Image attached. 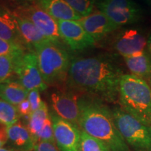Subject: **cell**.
Segmentation results:
<instances>
[{"label":"cell","instance_id":"cell-1","mask_svg":"<svg viewBox=\"0 0 151 151\" xmlns=\"http://www.w3.org/2000/svg\"><path fill=\"white\" fill-rule=\"evenodd\" d=\"M123 74L110 56L76 58L71 60L66 81L71 90L113 103L118 100L119 84Z\"/></svg>","mask_w":151,"mask_h":151},{"label":"cell","instance_id":"cell-2","mask_svg":"<svg viewBox=\"0 0 151 151\" xmlns=\"http://www.w3.org/2000/svg\"><path fill=\"white\" fill-rule=\"evenodd\" d=\"M78 104L81 130L102 141L111 151H130L117 129L112 111L102 100L83 94L78 97Z\"/></svg>","mask_w":151,"mask_h":151},{"label":"cell","instance_id":"cell-3","mask_svg":"<svg viewBox=\"0 0 151 151\" xmlns=\"http://www.w3.org/2000/svg\"><path fill=\"white\" fill-rule=\"evenodd\" d=\"M118 101L124 111L151 127V87L144 79L124 73L119 84Z\"/></svg>","mask_w":151,"mask_h":151},{"label":"cell","instance_id":"cell-4","mask_svg":"<svg viewBox=\"0 0 151 151\" xmlns=\"http://www.w3.org/2000/svg\"><path fill=\"white\" fill-rule=\"evenodd\" d=\"M35 51L41 75L48 86L60 84L67 80L71 62L67 50L48 41L37 47Z\"/></svg>","mask_w":151,"mask_h":151},{"label":"cell","instance_id":"cell-5","mask_svg":"<svg viewBox=\"0 0 151 151\" xmlns=\"http://www.w3.org/2000/svg\"><path fill=\"white\" fill-rule=\"evenodd\" d=\"M115 124L129 147L136 151H151V127L121 107L111 109Z\"/></svg>","mask_w":151,"mask_h":151},{"label":"cell","instance_id":"cell-6","mask_svg":"<svg viewBox=\"0 0 151 151\" xmlns=\"http://www.w3.org/2000/svg\"><path fill=\"white\" fill-rule=\"evenodd\" d=\"M95 7L118 27L140 22L143 11L133 0H96Z\"/></svg>","mask_w":151,"mask_h":151},{"label":"cell","instance_id":"cell-7","mask_svg":"<svg viewBox=\"0 0 151 151\" xmlns=\"http://www.w3.org/2000/svg\"><path fill=\"white\" fill-rule=\"evenodd\" d=\"M15 74L18 81L28 92L34 89L44 91L48 88L39 69L37 54L34 50H25L14 57Z\"/></svg>","mask_w":151,"mask_h":151},{"label":"cell","instance_id":"cell-8","mask_svg":"<svg viewBox=\"0 0 151 151\" xmlns=\"http://www.w3.org/2000/svg\"><path fill=\"white\" fill-rule=\"evenodd\" d=\"M34 2L20 5L15 13L29 18L50 42L61 46L63 41L60 36L58 21Z\"/></svg>","mask_w":151,"mask_h":151},{"label":"cell","instance_id":"cell-9","mask_svg":"<svg viewBox=\"0 0 151 151\" xmlns=\"http://www.w3.org/2000/svg\"><path fill=\"white\" fill-rule=\"evenodd\" d=\"M148 36L139 27L125 28L116 34L113 41V49L123 57H129L146 50Z\"/></svg>","mask_w":151,"mask_h":151},{"label":"cell","instance_id":"cell-10","mask_svg":"<svg viewBox=\"0 0 151 151\" xmlns=\"http://www.w3.org/2000/svg\"><path fill=\"white\" fill-rule=\"evenodd\" d=\"M53 126L55 142L60 151H81L80 128L50 112Z\"/></svg>","mask_w":151,"mask_h":151},{"label":"cell","instance_id":"cell-11","mask_svg":"<svg viewBox=\"0 0 151 151\" xmlns=\"http://www.w3.org/2000/svg\"><path fill=\"white\" fill-rule=\"evenodd\" d=\"M58 24L62 41L71 50H82L95 43L79 20H58Z\"/></svg>","mask_w":151,"mask_h":151},{"label":"cell","instance_id":"cell-12","mask_svg":"<svg viewBox=\"0 0 151 151\" xmlns=\"http://www.w3.org/2000/svg\"><path fill=\"white\" fill-rule=\"evenodd\" d=\"M50 104L56 115L79 127V108L76 96L71 92H53L50 95Z\"/></svg>","mask_w":151,"mask_h":151},{"label":"cell","instance_id":"cell-13","mask_svg":"<svg viewBox=\"0 0 151 151\" xmlns=\"http://www.w3.org/2000/svg\"><path fill=\"white\" fill-rule=\"evenodd\" d=\"M79 21L86 32L95 42L102 40L120 28L99 10L93 11L89 16L83 17Z\"/></svg>","mask_w":151,"mask_h":151},{"label":"cell","instance_id":"cell-14","mask_svg":"<svg viewBox=\"0 0 151 151\" xmlns=\"http://www.w3.org/2000/svg\"><path fill=\"white\" fill-rule=\"evenodd\" d=\"M8 142L13 150L17 151H34L37 142L28 128L18 121L7 127Z\"/></svg>","mask_w":151,"mask_h":151},{"label":"cell","instance_id":"cell-15","mask_svg":"<svg viewBox=\"0 0 151 151\" xmlns=\"http://www.w3.org/2000/svg\"><path fill=\"white\" fill-rule=\"evenodd\" d=\"M23 43L27 50H34L40 45L48 42V40L29 18L14 12ZM50 42V41H49Z\"/></svg>","mask_w":151,"mask_h":151},{"label":"cell","instance_id":"cell-16","mask_svg":"<svg viewBox=\"0 0 151 151\" xmlns=\"http://www.w3.org/2000/svg\"><path fill=\"white\" fill-rule=\"evenodd\" d=\"M0 38L26 49L20 36L14 12L1 6H0Z\"/></svg>","mask_w":151,"mask_h":151},{"label":"cell","instance_id":"cell-17","mask_svg":"<svg viewBox=\"0 0 151 151\" xmlns=\"http://www.w3.org/2000/svg\"><path fill=\"white\" fill-rule=\"evenodd\" d=\"M35 1L43 11L57 21L79 20L82 18L65 0H36Z\"/></svg>","mask_w":151,"mask_h":151},{"label":"cell","instance_id":"cell-18","mask_svg":"<svg viewBox=\"0 0 151 151\" xmlns=\"http://www.w3.org/2000/svg\"><path fill=\"white\" fill-rule=\"evenodd\" d=\"M123 58L131 74L144 79L148 83L151 78V59L146 50Z\"/></svg>","mask_w":151,"mask_h":151},{"label":"cell","instance_id":"cell-19","mask_svg":"<svg viewBox=\"0 0 151 151\" xmlns=\"http://www.w3.org/2000/svg\"><path fill=\"white\" fill-rule=\"evenodd\" d=\"M28 92L18 81L10 79L0 83V99L16 106L27 99Z\"/></svg>","mask_w":151,"mask_h":151},{"label":"cell","instance_id":"cell-20","mask_svg":"<svg viewBox=\"0 0 151 151\" xmlns=\"http://www.w3.org/2000/svg\"><path fill=\"white\" fill-rule=\"evenodd\" d=\"M49 116H50V112L48 111V106L46 102L42 101L41 106L37 110L33 111L28 118L27 127L32 135L33 136L36 142H37V136L38 133L44 126L46 120Z\"/></svg>","mask_w":151,"mask_h":151},{"label":"cell","instance_id":"cell-21","mask_svg":"<svg viewBox=\"0 0 151 151\" xmlns=\"http://www.w3.org/2000/svg\"><path fill=\"white\" fill-rule=\"evenodd\" d=\"M19 118L17 106L0 99V123L9 127L16 123Z\"/></svg>","mask_w":151,"mask_h":151},{"label":"cell","instance_id":"cell-22","mask_svg":"<svg viewBox=\"0 0 151 151\" xmlns=\"http://www.w3.org/2000/svg\"><path fill=\"white\" fill-rule=\"evenodd\" d=\"M81 151H111L104 143L81 130Z\"/></svg>","mask_w":151,"mask_h":151},{"label":"cell","instance_id":"cell-23","mask_svg":"<svg viewBox=\"0 0 151 151\" xmlns=\"http://www.w3.org/2000/svg\"><path fill=\"white\" fill-rule=\"evenodd\" d=\"M78 15L83 18L93 12L96 0H65Z\"/></svg>","mask_w":151,"mask_h":151},{"label":"cell","instance_id":"cell-24","mask_svg":"<svg viewBox=\"0 0 151 151\" xmlns=\"http://www.w3.org/2000/svg\"><path fill=\"white\" fill-rule=\"evenodd\" d=\"M14 57L0 55V83L10 80L15 73Z\"/></svg>","mask_w":151,"mask_h":151},{"label":"cell","instance_id":"cell-25","mask_svg":"<svg viewBox=\"0 0 151 151\" xmlns=\"http://www.w3.org/2000/svg\"><path fill=\"white\" fill-rule=\"evenodd\" d=\"M27 50L24 47L0 38V55L17 56Z\"/></svg>","mask_w":151,"mask_h":151},{"label":"cell","instance_id":"cell-26","mask_svg":"<svg viewBox=\"0 0 151 151\" xmlns=\"http://www.w3.org/2000/svg\"><path fill=\"white\" fill-rule=\"evenodd\" d=\"M38 141H50V142L55 143L54 138L53 126H52L50 115L46 120L44 126L38 133L37 136V142Z\"/></svg>","mask_w":151,"mask_h":151},{"label":"cell","instance_id":"cell-27","mask_svg":"<svg viewBox=\"0 0 151 151\" xmlns=\"http://www.w3.org/2000/svg\"><path fill=\"white\" fill-rule=\"evenodd\" d=\"M39 92H40V90L38 89L32 90L28 92L27 99L29 101L32 112L37 110L41 106V103H42V100L41 99L40 93Z\"/></svg>","mask_w":151,"mask_h":151},{"label":"cell","instance_id":"cell-28","mask_svg":"<svg viewBox=\"0 0 151 151\" xmlns=\"http://www.w3.org/2000/svg\"><path fill=\"white\" fill-rule=\"evenodd\" d=\"M34 151H60L55 143L50 141H38Z\"/></svg>","mask_w":151,"mask_h":151},{"label":"cell","instance_id":"cell-29","mask_svg":"<svg viewBox=\"0 0 151 151\" xmlns=\"http://www.w3.org/2000/svg\"><path fill=\"white\" fill-rule=\"evenodd\" d=\"M17 109H18L20 117H27V118H29L31 113H32L29 101L27 99H26L23 101H22L21 103L19 104L17 106Z\"/></svg>","mask_w":151,"mask_h":151},{"label":"cell","instance_id":"cell-30","mask_svg":"<svg viewBox=\"0 0 151 151\" xmlns=\"http://www.w3.org/2000/svg\"><path fill=\"white\" fill-rule=\"evenodd\" d=\"M8 142V135H7V127L4 124L0 123V148Z\"/></svg>","mask_w":151,"mask_h":151},{"label":"cell","instance_id":"cell-31","mask_svg":"<svg viewBox=\"0 0 151 151\" xmlns=\"http://www.w3.org/2000/svg\"><path fill=\"white\" fill-rule=\"evenodd\" d=\"M146 52H148L149 57L151 59V32L148 36V41H147Z\"/></svg>","mask_w":151,"mask_h":151},{"label":"cell","instance_id":"cell-32","mask_svg":"<svg viewBox=\"0 0 151 151\" xmlns=\"http://www.w3.org/2000/svg\"><path fill=\"white\" fill-rule=\"evenodd\" d=\"M11 1H15V2L19 3L21 5H22V4H25L34 2V1H35L36 0H11Z\"/></svg>","mask_w":151,"mask_h":151},{"label":"cell","instance_id":"cell-33","mask_svg":"<svg viewBox=\"0 0 151 151\" xmlns=\"http://www.w3.org/2000/svg\"><path fill=\"white\" fill-rule=\"evenodd\" d=\"M0 151H17V150H12V149H8V148H0Z\"/></svg>","mask_w":151,"mask_h":151},{"label":"cell","instance_id":"cell-34","mask_svg":"<svg viewBox=\"0 0 151 151\" xmlns=\"http://www.w3.org/2000/svg\"><path fill=\"white\" fill-rule=\"evenodd\" d=\"M148 83H149V85H150V87H151V78L150 79V81H148Z\"/></svg>","mask_w":151,"mask_h":151}]
</instances>
